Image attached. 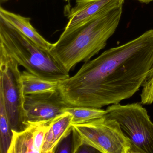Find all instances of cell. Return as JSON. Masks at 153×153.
Instances as JSON below:
<instances>
[{
    "mask_svg": "<svg viewBox=\"0 0 153 153\" xmlns=\"http://www.w3.org/2000/svg\"><path fill=\"white\" fill-rule=\"evenodd\" d=\"M153 68V29L86 62L77 72L59 82L68 106L100 109L132 97Z\"/></svg>",
    "mask_w": 153,
    "mask_h": 153,
    "instance_id": "1",
    "label": "cell"
},
{
    "mask_svg": "<svg viewBox=\"0 0 153 153\" xmlns=\"http://www.w3.org/2000/svg\"><path fill=\"white\" fill-rule=\"evenodd\" d=\"M122 6L104 11L75 28L63 31L50 54L68 72L103 49L120 23Z\"/></svg>",
    "mask_w": 153,
    "mask_h": 153,
    "instance_id": "2",
    "label": "cell"
},
{
    "mask_svg": "<svg viewBox=\"0 0 153 153\" xmlns=\"http://www.w3.org/2000/svg\"><path fill=\"white\" fill-rule=\"evenodd\" d=\"M0 47L27 71L45 80L70 77L48 51L42 49L13 26L0 18Z\"/></svg>",
    "mask_w": 153,
    "mask_h": 153,
    "instance_id": "3",
    "label": "cell"
},
{
    "mask_svg": "<svg viewBox=\"0 0 153 153\" xmlns=\"http://www.w3.org/2000/svg\"><path fill=\"white\" fill-rule=\"evenodd\" d=\"M86 144L102 153H136L137 149L123 132L119 123L105 115L83 123L72 124Z\"/></svg>",
    "mask_w": 153,
    "mask_h": 153,
    "instance_id": "4",
    "label": "cell"
},
{
    "mask_svg": "<svg viewBox=\"0 0 153 153\" xmlns=\"http://www.w3.org/2000/svg\"><path fill=\"white\" fill-rule=\"evenodd\" d=\"M105 115L119 123L138 153H153V123L141 104H115L107 107Z\"/></svg>",
    "mask_w": 153,
    "mask_h": 153,
    "instance_id": "5",
    "label": "cell"
},
{
    "mask_svg": "<svg viewBox=\"0 0 153 153\" xmlns=\"http://www.w3.org/2000/svg\"><path fill=\"white\" fill-rule=\"evenodd\" d=\"M18 63L0 47V89L12 130L20 131L27 126L25 95Z\"/></svg>",
    "mask_w": 153,
    "mask_h": 153,
    "instance_id": "6",
    "label": "cell"
},
{
    "mask_svg": "<svg viewBox=\"0 0 153 153\" xmlns=\"http://www.w3.org/2000/svg\"><path fill=\"white\" fill-rule=\"evenodd\" d=\"M68 106L59 91L30 94L25 95V109L27 124L38 122H51L63 113Z\"/></svg>",
    "mask_w": 153,
    "mask_h": 153,
    "instance_id": "7",
    "label": "cell"
},
{
    "mask_svg": "<svg viewBox=\"0 0 153 153\" xmlns=\"http://www.w3.org/2000/svg\"><path fill=\"white\" fill-rule=\"evenodd\" d=\"M124 0H76L75 6L64 7V16L68 22L64 31H69L86 22L96 15L123 6Z\"/></svg>",
    "mask_w": 153,
    "mask_h": 153,
    "instance_id": "8",
    "label": "cell"
},
{
    "mask_svg": "<svg viewBox=\"0 0 153 153\" xmlns=\"http://www.w3.org/2000/svg\"><path fill=\"white\" fill-rule=\"evenodd\" d=\"M51 122L29 123L23 130H12V140L8 153H42Z\"/></svg>",
    "mask_w": 153,
    "mask_h": 153,
    "instance_id": "9",
    "label": "cell"
},
{
    "mask_svg": "<svg viewBox=\"0 0 153 153\" xmlns=\"http://www.w3.org/2000/svg\"><path fill=\"white\" fill-rule=\"evenodd\" d=\"M73 118L71 113L64 112L51 121L45 137L42 153L56 152L62 140L72 132Z\"/></svg>",
    "mask_w": 153,
    "mask_h": 153,
    "instance_id": "10",
    "label": "cell"
},
{
    "mask_svg": "<svg viewBox=\"0 0 153 153\" xmlns=\"http://www.w3.org/2000/svg\"><path fill=\"white\" fill-rule=\"evenodd\" d=\"M0 18L13 26L39 47L48 51L51 48L53 44L45 39L33 27L31 24L30 18L22 16L1 7Z\"/></svg>",
    "mask_w": 153,
    "mask_h": 153,
    "instance_id": "11",
    "label": "cell"
},
{
    "mask_svg": "<svg viewBox=\"0 0 153 153\" xmlns=\"http://www.w3.org/2000/svg\"><path fill=\"white\" fill-rule=\"evenodd\" d=\"M21 79L25 95L53 92L58 89V81H49L43 79L27 71H22Z\"/></svg>",
    "mask_w": 153,
    "mask_h": 153,
    "instance_id": "12",
    "label": "cell"
},
{
    "mask_svg": "<svg viewBox=\"0 0 153 153\" xmlns=\"http://www.w3.org/2000/svg\"><path fill=\"white\" fill-rule=\"evenodd\" d=\"M0 153H8L13 133L1 89H0Z\"/></svg>",
    "mask_w": 153,
    "mask_h": 153,
    "instance_id": "13",
    "label": "cell"
},
{
    "mask_svg": "<svg viewBox=\"0 0 153 153\" xmlns=\"http://www.w3.org/2000/svg\"><path fill=\"white\" fill-rule=\"evenodd\" d=\"M63 112H68L72 114V124L83 123L101 118L106 113V110L85 106H68L64 108Z\"/></svg>",
    "mask_w": 153,
    "mask_h": 153,
    "instance_id": "14",
    "label": "cell"
},
{
    "mask_svg": "<svg viewBox=\"0 0 153 153\" xmlns=\"http://www.w3.org/2000/svg\"><path fill=\"white\" fill-rule=\"evenodd\" d=\"M140 94V102L143 105L153 103V68L142 85Z\"/></svg>",
    "mask_w": 153,
    "mask_h": 153,
    "instance_id": "15",
    "label": "cell"
},
{
    "mask_svg": "<svg viewBox=\"0 0 153 153\" xmlns=\"http://www.w3.org/2000/svg\"><path fill=\"white\" fill-rule=\"evenodd\" d=\"M70 134L62 140L55 153H72V141L71 139Z\"/></svg>",
    "mask_w": 153,
    "mask_h": 153,
    "instance_id": "16",
    "label": "cell"
},
{
    "mask_svg": "<svg viewBox=\"0 0 153 153\" xmlns=\"http://www.w3.org/2000/svg\"><path fill=\"white\" fill-rule=\"evenodd\" d=\"M141 3H146V4H148L150 2L153 1V0H136Z\"/></svg>",
    "mask_w": 153,
    "mask_h": 153,
    "instance_id": "17",
    "label": "cell"
},
{
    "mask_svg": "<svg viewBox=\"0 0 153 153\" xmlns=\"http://www.w3.org/2000/svg\"><path fill=\"white\" fill-rule=\"evenodd\" d=\"M64 1H70V0H64Z\"/></svg>",
    "mask_w": 153,
    "mask_h": 153,
    "instance_id": "18",
    "label": "cell"
}]
</instances>
